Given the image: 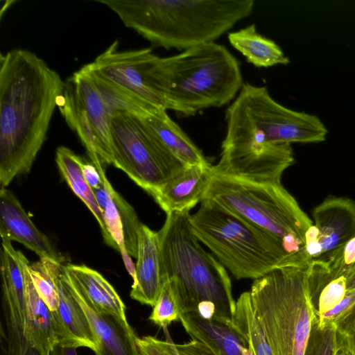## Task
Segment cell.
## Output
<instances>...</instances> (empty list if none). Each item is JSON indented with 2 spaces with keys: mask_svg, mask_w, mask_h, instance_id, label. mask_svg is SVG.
I'll return each instance as SVG.
<instances>
[{
  "mask_svg": "<svg viewBox=\"0 0 355 355\" xmlns=\"http://www.w3.org/2000/svg\"><path fill=\"white\" fill-rule=\"evenodd\" d=\"M28 260L24 262L26 282V322L24 334L34 347L49 353L58 345L53 312L37 293L28 271Z\"/></svg>",
  "mask_w": 355,
  "mask_h": 355,
  "instance_id": "44dd1931",
  "label": "cell"
},
{
  "mask_svg": "<svg viewBox=\"0 0 355 355\" xmlns=\"http://www.w3.org/2000/svg\"><path fill=\"white\" fill-rule=\"evenodd\" d=\"M166 111L161 110L155 114L141 117L165 147L184 165H210L201 150Z\"/></svg>",
  "mask_w": 355,
  "mask_h": 355,
  "instance_id": "7402d4cb",
  "label": "cell"
},
{
  "mask_svg": "<svg viewBox=\"0 0 355 355\" xmlns=\"http://www.w3.org/2000/svg\"><path fill=\"white\" fill-rule=\"evenodd\" d=\"M148 76L162 107L184 116L227 104L243 85L237 59L215 42L168 57L153 54Z\"/></svg>",
  "mask_w": 355,
  "mask_h": 355,
  "instance_id": "3957f363",
  "label": "cell"
},
{
  "mask_svg": "<svg viewBox=\"0 0 355 355\" xmlns=\"http://www.w3.org/2000/svg\"><path fill=\"white\" fill-rule=\"evenodd\" d=\"M136 275L130 295L142 304L154 306L164 284L157 232L141 224L139 231Z\"/></svg>",
  "mask_w": 355,
  "mask_h": 355,
  "instance_id": "2e32d148",
  "label": "cell"
},
{
  "mask_svg": "<svg viewBox=\"0 0 355 355\" xmlns=\"http://www.w3.org/2000/svg\"><path fill=\"white\" fill-rule=\"evenodd\" d=\"M338 347L334 324H321L314 318L304 355H335Z\"/></svg>",
  "mask_w": 355,
  "mask_h": 355,
  "instance_id": "f1b7e54d",
  "label": "cell"
},
{
  "mask_svg": "<svg viewBox=\"0 0 355 355\" xmlns=\"http://www.w3.org/2000/svg\"><path fill=\"white\" fill-rule=\"evenodd\" d=\"M305 247L311 261L318 260L321 257L322 248L319 241V232L313 224L306 232Z\"/></svg>",
  "mask_w": 355,
  "mask_h": 355,
  "instance_id": "8d00e7d4",
  "label": "cell"
},
{
  "mask_svg": "<svg viewBox=\"0 0 355 355\" xmlns=\"http://www.w3.org/2000/svg\"><path fill=\"white\" fill-rule=\"evenodd\" d=\"M76 347L55 345L50 352V355H78Z\"/></svg>",
  "mask_w": 355,
  "mask_h": 355,
  "instance_id": "60d3db41",
  "label": "cell"
},
{
  "mask_svg": "<svg viewBox=\"0 0 355 355\" xmlns=\"http://www.w3.org/2000/svg\"><path fill=\"white\" fill-rule=\"evenodd\" d=\"M65 275L70 291L85 313L97 340L95 354L139 355L137 336L128 320L96 311L72 286L66 273Z\"/></svg>",
  "mask_w": 355,
  "mask_h": 355,
  "instance_id": "ac0fdd59",
  "label": "cell"
},
{
  "mask_svg": "<svg viewBox=\"0 0 355 355\" xmlns=\"http://www.w3.org/2000/svg\"><path fill=\"white\" fill-rule=\"evenodd\" d=\"M153 46L185 51L214 42L251 15L253 0H98Z\"/></svg>",
  "mask_w": 355,
  "mask_h": 355,
  "instance_id": "7a4b0ae2",
  "label": "cell"
},
{
  "mask_svg": "<svg viewBox=\"0 0 355 355\" xmlns=\"http://www.w3.org/2000/svg\"><path fill=\"white\" fill-rule=\"evenodd\" d=\"M189 210L166 214L158 231L164 282L168 280L182 313L232 322L236 301L225 267L200 245Z\"/></svg>",
  "mask_w": 355,
  "mask_h": 355,
  "instance_id": "277c9868",
  "label": "cell"
},
{
  "mask_svg": "<svg viewBox=\"0 0 355 355\" xmlns=\"http://www.w3.org/2000/svg\"><path fill=\"white\" fill-rule=\"evenodd\" d=\"M189 222L199 241L237 279H256L275 268L296 266L266 234L213 200H203Z\"/></svg>",
  "mask_w": 355,
  "mask_h": 355,
  "instance_id": "52a82bcc",
  "label": "cell"
},
{
  "mask_svg": "<svg viewBox=\"0 0 355 355\" xmlns=\"http://www.w3.org/2000/svg\"><path fill=\"white\" fill-rule=\"evenodd\" d=\"M104 180L121 218L125 248L131 257L137 258L139 231L142 223L133 207L113 189L106 176Z\"/></svg>",
  "mask_w": 355,
  "mask_h": 355,
  "instance_id": "83f0119b",
  "label": "cell"
},
{
  "mask_svg": "<svg viewBox=\"0 0 355 355\" xmlns=\"http://www.w3.org/2000/svg\"><path fill=\"white\" fill-rule=\"evenodd\" d=\"M58 107L67 124L78 135L92 163L103 175V165L113 164L114 161L110 123L114 112L80 69L65 83Z\"/></svg>",
  "mask_w": 355,
  "mask_h": 355,
  "instance_id": "30bf717a",
  "label": "cell"
},
{
  "mask_svg": "<svg viewBox=\"0 0 355 355\" xmlns=\"http://www.w3.org/2000/svg\"><path fill=\"white\" fill-rule=\"evenodd\" d=\"M334 325L338 342L355 355V304L336 321Z\"/></svg>",
  "mask_w": 355,
  "mask_h": 355,
  "instance_id": "d6a6232c",
  "label": "cell"
},
{
  "mask_svg": "<svg viewBox=\"0 0 355 355\" xmlns=\"http://www.w3.org/2000/svg\"><path fill=\"white\" fill-rule=\"evenodd\" d=\"M113 164L150 194L184 165L162 143L143 118L117 112L110 123Z\"/></svg>",
  "mask_w": 355,
  "mask_h": 355,
  "instance_id": "9c48e42d",
  "label": "cell"
},
{
  "mask_svg": "<svg viewBox=\"0 0 355 355\" xmlns=\"http://www.w3.org/2000/svg\"><path fill=\"white\" fill-rule=\"evenodd\" d=\"M205 199L214 200L266 234L295 265L311 262L305 234L313 223L281 182L254 181L212 171Z\"/></svg>",
  "mask_w": 355,
  "mask_h": 355,
  "instance_id": "5b68a950",
  "label": "cell"
},
{
  "mask_svg": "<svg viewBox=\"0 0 355 355\" xmlns=\"http://www.w3.org/2000/svg\"><path fill=\"white\" fill-rule=\"evenodd\" d=\"M64 267L70 284L92 308L127 320L123 302L101 274L85 265L65 263Z\"/></svg>",
  "mask_w": 355,
  "mask_h": 355,
  "instance_id": "d6986e66",
  "label": "cell"
},
{
  "mask_svg": "<svg viewBox=\"0 0 355 355\" xmlns=\"http://www.w3.org/2000/svg\"><path fill=\"white\" fill-rule=\"evenodd\" d=\"M64 265L59 264L56 270L59 306L52 311L58 345L76 348L85 347L95 352L97 340L85 313L70 291Z\"/></svg>",
  "mask_w": 355,
  "mask_h": 355,
  "instance_id": "9a60e30c",
  "label": "cell"
},
{
  "mask_svg": "<svg viewBox=\"0 0 355 355\" xmlns=\"http://www.w3.org/2000/svg\"><path fill=\"white\" fill-rule=\"evenodd\" d=\"M93 191L96 196V199L98 202V207L102 214H103L108 197V192L105 185V182L104 185L102 187H101L100 189H94Z\"/></svg>",
  "mask_w": 355,
  "mask_h": 355,
  "instance_id": "ab89813d",
  "label": "cell"
},
{
  "mask_svg": "<svg viewBox=\"0 0 355 355\" xmlns=\"http://www.w3.org/2000/svg\"><path fill=\"white\" fill-rule=\"evenodd\" d=\"M232 324L243 336L251 355H273L253 312L249 291L243 293L236 301Z\"/></svg>",
  "mask_w": 355,
  "mask_h": 355,
  "instance_id": "484cf974",
  "label": "cell"
},
{
  "mask_svg": "<svg viewBox=\"0 0 355 355\" xmlns=\"http://www.w3.org/2000/svg\"><path fill=\"white\" fill-rule=\"evenodd\" d=\"M212 176V166L188 165L150 195L166 212L191 210L201 202Z\"/></svg>",
  "mask_w": 355,
  "mask_h": 355,
  "instance_id": "e0dca14e",
  "label": "cell"
},
{
  "mask_svg": "<svg viewBox=\"0 0 355 355\" xmlns=\"http://www.w3.org/2000/svg\"><path fill=\"white\" fill-rule=\"evenodd\" d=\"M313 217L322 248L321 257L315 261H327L337 256L355 237V202L349 198H327L314 208Z\"/></svg>",
  "mask_w": 355,
  "mask_h": 355,
  "instance_id": "7c38bea8",
  "label": "cell"
},
{
  "mask_svg": "<svg viewBox=\"0 0 355 355\" xmlns=\"http://www.w3.org/2000/svg\"><path fill=\"white\" fill-rule=\"evenodd\" d=\"M180 320L193 340L206 345L215 355H251L232 322L205 319L195 313H182Z\"/></svg>",
  "mask_w": 355,
  "mask_h": 355,
  "instance_id": "ffe728a7",
  "label": "cell"
},
{
  "mask_svg": "<svg viewBox=\"0 0 355 355\" xmlns=\"http://www.w3.org/2000/svg\"><path fill=\"white\" fill-rule=\"evenodd\" d=\"M224 143L291 144L325 139L320 119L288 109L275 101L266 87L243 83L225 112Z\"/></svg>",
  "mask_w": 355,
  "mask_h": 355,
  "instance_id": "ba28073f",
  "label": "cell"
},
{
  "mask_svg": "<svg viewBox=\"0 0 355 355\" xmlns=\"http://www.w3.org/2000/svg\"><path fill=\"white\" fill-rule=\"evenodd\" d=\"M136 343L139 355H180L174 343L155 336L137 337Z\"/></svg>",
  "mask_w": 355,
  "mask_h": 355,
  "instance_id": "836d02e7",
  "label": "cell"
},
{
  "mask_svg": "<svg viewBox=\"0 0 355 355\" xmlns=\"http://www.w3.org/2000/svg\"><path fill=\"white\" fill-rule=\"evenodd\" d=\"M1 238V274L6 329L24 336L26 300L24 266L26 257L14 248L9 239L4 236Z\"/></svg>",
  "mask_w": 355,
  "mask_h": 355,
  "instance_id": "5bb4252c",
  "label": "cell"
},
{
  "mask_svg": "<svg viewBox=\"0 0 355 355\" xmlns=\"http://www.w3.org/2000/svg\"><path fill=\"white\" fill-rule=\"evenodd\" d=\"M343 257L345 266L350 270L355 264V237L350 239L345 245Z\"/></svg>",
  "mask_w": 355,
  "mask_h": 355,
  "instance_id": "f35d334b",
  "label": "cell"
},
{
  "mask_svg": "<svg viewBox=\"0 0 355 355\" xmlns=\"http://www.w3.org/2000/svg\"><path fill=\"white\" fill-rule=\"evenodd\" d=\"M105 185L108 192V197L105 210L103 214L104 222L107 232L111 236L112 241L118 247L119 252H120L121 257H123L129 254L125 245L124 232L121 218L116 206L111 197L105 182Z\"/></svg>",
  "mask_w": 355,
  "mask_h": 355,
  "instance_id": "1f68e13d",
  "label": "cell"
},
{
  "mask_svg": "<svg viewBox=\"0 0 355 355\" xmlns=\"http://www.w3.org/2000/svg\"><path fill=\"white\" fill-rule=\"evenodd\" d=\"M6 355H50L34 347L24 335L7 331Z\"/></svg>",
  "mask_w": 355,
  "mask_h": 355,
  "instance_id": "e575fe53",
  "label": "cell"
},
{
  "mask_svg": "<svg viewBox=\"0 0 355 355\" xmlns=\"http://www.w3.org/2000/svg\"><path fill=\"white\" fill-rule=\"evenodd\" d=\"M335 355H353L349 350L343 344L338 342V347Z\"/></svg>",
  "mask_w": 355,
  "mask_h": 355,
  "instance_id": "7bdbcfd3",
  "label": "cell"
},
{
  "mask_svg": "<svg viewBox=\"0 0 355 355\" xmlns=\"http://www.w3.org/2000/svg\"><path fill=\"white\" fill-rule=\"evenodd\" d=\"M59 264L60 263L54 260L42 258L28 265V271L37 293L51 311H56L59 306L55 281Z\"/></svg>",
  "mask_w": 355,
  "mask_h": 355,
  "instance_id": "4316f807",
  "label": "cell"
},
{
  "mask_svg": "<svg viewBox=\"0 0 355 355\" xmlns=\"http://www.w3.org/2000/svg\"><path fill=\"white\" fill-rule=\"evenodd\" d=\"M55 162L69 187L86 205L96 219L105 243L119 251L118 247L107 231L94 193L84 177L82 168L84 159L70 148L61 146L56 149Z\"/></svg>",
  "mask_w": 355,
  "mask_h": 355,
  "instance_id": "603a6c76",
  "label": "cell"
},
{
  "mask_svg": "<svg viewBox=\"0 0 355 355\" xmlns=\"http://www.w3.org/2000/svg\"><path fill=\"white\" fill-rule=\"evenodd\" d=\"M294 162L291 144H222L220 160L212 171L254 181L281 182Z\"/></svg>",
  "mask_w": 355,
  "mask_h": 355,
  "instance_id": "8fae6325",
  "label": "cell"
},
{
  "mask_svg": "<svg viewBox=\"0 0 355 355\" xmlns=\"http://www.w3.org/2000/svg\"><path fill=\"white\" fill-rule=\"evenodd\" d=\"M82 168L84 177L92 190L100 189L104 185V176L105 175L101 176L92 163L84 160Z\"/></svg>",
  "mask_w": 355,
  "mask_h": 355,
  "instance_id": "74e56055",
  "label": "cell"
},
{
  "mask_svg": "<svg viewBox=\"0 0 355 355\" xmlns=\"http://www.w3.org/2000/svg\"><path fill=\"white\" fill-rule=\"evenodd\" d=\"M346 291L345 276L333 279L324 286L313 303L318 318L334 309L343 300Z\"/></svg>",
  "mask_w": 355,
  "mask_h": 355,
  "instance_id": "4dcf8cb0",
  "label": "cell"
},
{
  "mask_svg": "<svg viewBox=\"0 0 355 355\" xmlns=\"http://www.w3.org/2000/svg\"><path fill=\"white\" fill-rule=\"evenodd\" d=\"M0 235L15 241L37 254L64 264L65 258L32 222L15 196L0 189Z\"/></svg>",
  "mask_w": 355,
  "mask_h": 355,
  "instance_id": "4fadbf2b",
  "label": "cell"
},
{
  "mask_svg": "<svg viewBox=\"0 0 355 355\" xmlns=\"http://www.w3.org/2000/svg\"><path fill=\"white\" fill-rule=\"evenodd\" d=\"M355 304V288L347 290L343 300L331 311L318 318L320 324H334Z\"/></svg>",
  "mask_w": 355,
  "mask_h": 355,
  "instance_id": "d590c367",
  "label": "cell"
},
{
  "mask_svg": "<svg viewBox=\"0 0 355 355\" xmlns=\"http://www.w3.org/2000/svg\"><path fill=\"white\" fill-rule=\"evenodd\" d=\"M80 69L91 79L114 114L117 112H125L144 117L164 110L141 100L103 78L92 69L89 64H85Z\"/></svg>",
  "mask_w": 355,
  "mask_h": 355,
  "instance_id": "d4e9b609",
  "label": "cell"
},
{
  "mask_svg": "<svg viewBox=\"0 0 355 355\" xmlns=\"http://www.w3.org/2000/svg\"><path fill=\"white\" fill-rule=\"evenodd\" d=\"M60 74L35 53L0 55V186L31 170L64 92Z\"/></svg>",
  "mask_w": 355,
  "mask_h": 355,
  "instance_id": "6da1fadb",
  "label": "cell"
},
{
  "mask_svg": "<svg viewBox=\"0 0 355 355\" xmlns=\"http://www.w3.org/2000/svg\"><path fill=\"white\" fill-rule=\"evenodd\" d=\"M230 44L246 59L259 68L287 64L289 59L272 40L261 35L252 24L227 35Z\"/></svg>",
  "mask_w": 355,
  "mask_h": 355,
  "instance_id": "cb8c5ba5",
  "label": "cell"
},
{
  "mask_svg": "<svg viewBox=\"0 0 355 355\" xmlns=\"http://www.w3.org/2000/svg\"><path fill=\"white\" fill-rule=\"evenodd\" d=\"M309 265L275 268L252 284V310L273 355H304L316 316Z\"/></svg>",
  "mask_w": 355,
  "mask_h": 355,
  "instance_id": "8992f818",
  "label": "cell"
},
{
  "mask_svg": "<svg viewBox=\"0 0 355 355\" xmlns=\"http://www.w3.org/2000/svg\"><path fill=\"white\" fill-rule=\"evenodd\" d=\"M182 311L170 282L166 280L149 316V320L162 328L180 320Z\"/></svg>",
  "mask_w": 355,
  "mask_h": 355,
  "instance_id": "f546056e",
  "label": "cell"
},
{
  "mask_svg": "<svg viewBox=\"0 0 355 355\" xmlns=\"http://www.w3.org/2000/svg\"><path fill=\"white\" fill-rule=\"evenodd\" d=\"M355 288V264L351 268L347 277V291Z\"/></svg>",
  "mask_w": 355,
  "mask_h": 355,
  "instance_id": "b9f144b4",
  "label": "cell"
}]
</instances>
